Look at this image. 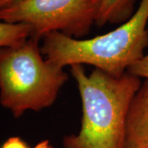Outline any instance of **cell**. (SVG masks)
I'll use <instances>...</instances> for the list:
<instances>
[{
  "mask_svg": "<svg viewBox=\"0 0 148 148\" xmlns=\"http://www.w3.org/2000/svg\"><path fill=\"white\" fill-rule=\"evenodd\" d=\"M126 148H148V80L142 83L129 108Z\"/></svg>",
  "mask_w": 148,
  "mask_h": 148,
  "instance_id": "cell-5",
  "label": "cell"
},
{
  "mask_svg": "<svg viewBox=\"0 0 148 148\" xmlns=\"http://www.w3.org/2000/svg\"><path fill=\"white\" fill-rule=\"evenodd\" d=\"M20 1H22V0H0V10L8 8Z\"/></svg>",
  "mask_w": 148,
  "mask_h": 148,
  "instance_id": "cell-10",
  "label": "cell"
},
{
  "mask_svg": "<svg viewBox=\"0 0 148 148\" xmlns=\"http://www.w3.org/2000/svg\"><path fill=\"white\" fill-rule=\"evenodd\" d=\"M127 73L139 78L148 80V51L147 53H145L142 59H140L138 62L128 69Z\"/></svg>",
  "mask_w": 148,
  "mask_h": 148,
  "instance_id": "cell-8",
  "label": "cell"
},
{
  "mask_svg": "<svg viewBox=\"0 0 148 148\" xmlns=\"http://www.w3.org/2000/svg\"><path fill=\"white\" fill-rule=\"evenodd\" d=\"M148 0H142L132 16L116 29L91 39L78 40L59 32L43 38L44 57L60 68L89 64L119 77L142 59L148 46Z\"/></svg>",
  "mask_w": 148,
  "mask_h": 148,
  "instance_id": "cell-2",
  "label": "cell"
},
{
  "mask_svg": "<svg viewBox=\"0 0 148 148\" xmlns=\"http://www.w3.org/2000/svg\"><path fill=\"white\" fill-rule=\"evenodd\" d=\"M32 36H33V30L28 25L0 21V48L16 45Z\"/></svg>",
  "mask_w": 148,
  "mask_h": 148,
  "instance_id": "cell-7",
  "label": "cell"
},
{
  "mask_svg": "<svg viewBox=\"0 0 148 148\" xmlns=\"http://www.w3.org/2000/svg\"><path fill=\"white\" fill-rule=\"evenodd\" d=\"M136 0H102L95 21L98 27L125 22L132 15Z\"/></svg>",
  "mask_w": 148,
  "mask_h": 148,
  "instance_id": "cell-6",
  "label": "cell"
},
{
  "mask_svg": "<svg viewBox=\"0 0 148 148\" xmlns=\"http://www.w3.org/2000/svg\"><path fill=\"white\" fill-rule=\"evenodd\" d=\"M82 104L78 133L64 138V148H126V122L141 78L125 73L113 76L95 69L89 75L83 65L70 66Z\"/></svg>",
  "mask_w": 148,
  "mask_h": 148,
  "instance_id": "cell-1",
  "label": "cell"
},
{
  "mask_svg": "<svg viewBox=\"0 0 148 148\" xmlns=\"http://www.w3.org/2000/svg\"><path fill=\"white\" fill-rule=\"evenodd\" d=\"M102 0H22L0 10V21L26 24L43 39L59 32L78 39L95 24Z\"/></svg>",
  "mask_w": 148,
  "mask_h": 148,
  "instance_id": "cell-4",
  "label": "cell"
},
{
  "mask_svg": "<svg viewBox=\"0 0 148 148\" xmlns=\"http://www.w3.org/2000/svg\"><path fill=\"white\" fill-rule=\"evenodd\" d=\"M0 148H30L19 137H11L8 138Z\"/></svg>",
  "mask_w": 148,
  "mask_h": 148,
  "instance_id": "cell-9",
  "label": "cell"
},
{
  "mask_svg": "<svg viewBox=\"0 0 148 148\" xmlns=\"http://www.w3.org/2000/svg\"><path fill=\"white\" fill-rule=\"evenodd\" d=\"M34 148H53V147L50 145L49 140H44L41 141L34 147Z\"/></svg>",
  "mask_w": 148,
  "mask_h": 148,
  "instance_id": "cell-11",
  "label": "cell"
},
{
  "mask_svg": "<svg viewBox=\"0 0 148 148\" xmlns=\"http://www.w3.org/2000/svg\"><path fill=\"white\" fill-rule=\"evenodd\" d=\"M40 40L32 36L0 48V104L15 118L52 106L69 79L63 68L44 57Z\"/></svg>",
  "mask_w": 148,
  "mask_h": 148,
  "instance_id": "cell-3",
  "label": "cell"
}]
</instances>
